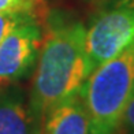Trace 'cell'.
<instances>
[{"mask_svg": "<svg viewBox=\"0 0 134 134\" xmlns=\"http://www.w3.org/2000/svg\"><path fill=\"white\" fill-rule=\"evenodd\" d=\"M92 69L86 53V27L69 14H47L29 105L40 122L59 103L81 92Z\"/></svg>", "mask_w": 134, "mask_h": 134, "instance_id": "1", "label": "cell"}, {"mask_svg": "<svg viewBox=\"0 0 134 134\" xmlns=\"http://www.w3.org/2000/svg\"><path fill=\"white\" fill-rule=\"evenodd\" d=\"M134 93V45L92 71L81 89L90 134H120L122 118Z\"/></svg>", "mask_w": 134, "mask_h": 134, "instance_id": "2", "label": "cell"}, {"mask_svg": "<svg viewBox=\"0 0 134 134\" xmlns=\"http://www.w3.org/2000/svg\"><path fill=\"white\" fill-rule=\"evenodd\" d=\"M131 45H134L133 3L126 2L101 11L86 29V53L92 71Z\"/></svg>", "mask_w": 134, "mask_h": 134, "instance_id": "3", "label": "cell"}, {"mask_svg": "<svg viewBox=\"0 0 134 134\" xmlns=\"http://www.w3.org/2000/svg\"><path fill=\"white\" fill-rule=\"evenodd\" d=\"M47 16L29 15L15 25L0 44V86L30 75L37 63Z\"/></svg>", "mask_w": 134, "mask_h": 134, "instance_id": "4", "label": "cell"}, {"mask_svg": "<svg viewBox=\"0 0 134 134\" xmlns=\"http://www.w3.org/2000/svg\"><path fill=\"white\" fill-rule=\"evenodd\" d=\"M0 134H41V122L30 109L29 97L14 83L0 88Z\"/></svg>", "mask_w": 134, "mask_h": 134, "instance_id": "5", "label": "cell"}, {"mask_svg": "<svg viewBox=\"0 0 134 134\" xmlns=\"http://www.w3.org/2000/svg\"><path fill=\"white\" fill-rule=\"evenodd\" d=\"M41 134H90L81 92L52 107L41 120Z\"/></svg>", "mask_w": 134, "mask_h": 134, "instance_id": "6", "label": "cell"}, {"mask_svg": "<svg viewBox=\"0 0 134 134\" xmlns=\"http://www.w3.org/2000/svg\"><path fill=\"white\" fill-rule=\"evenodd\" d=\"M0 11H30L48 14L42 0H0Z\"/></svg>", "mask_w": 134, "mask_h": 134, "instance_id": "7", "label": "cell"}, {"mask_svg": "<svg viewBox=\"0 0 134 134\" xmlns=\"http://www.w3.org/2000/svg\"><path fill=\"white\" fill-rule=\"evenodd\" d=\"M29 15L47 16V14L44 15L37 13H30V11H0V44H2L5 36L8 34L10 30Z\"/></svg>", "mask_w": 134, "mask_h": 134, "instance_id": "8", "label": "cell"}, {"mask_svg": "<svg viewBox=\"0 0 134 134\" xmlns=\"http://www.w3.org/2000/svg\"><path fill=\"white\" fill-rule=\"evenodd\" d=\"M122 131L126 134H134V93L125 108L122 118Z\"/></svg>", "mask_w": 134, "mask_h": 134, "instance_id": "9", "label": "cell"}, {"mask_svg": "<svg viewBox=\"0 0 134 134\" xmlns=\"http://www.w3.org/2000/svg\"><path fill=\"white\" fill-rule=\"evenodd\" d=\"M127 3H133L134 4V0H127Z\"/></svg>", "mask_w": 134, "mask_h": 134, "instance_id": "10", "label": "cell"}]
</instances>
